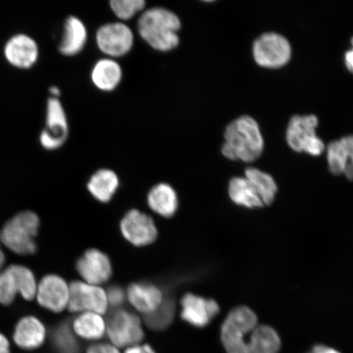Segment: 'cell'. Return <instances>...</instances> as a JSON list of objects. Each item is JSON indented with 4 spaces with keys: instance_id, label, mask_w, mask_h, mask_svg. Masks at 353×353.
Masks as SVG:
<instances>
[{
    "instance_id": "obj_3",
    "label": "cell",
    "mask_w": 353,
    "mask_h": 353,
    "mask_svg": "<svg viewBox=\"0 0 353 353\" xmlns=\"http://www.w3.org/2000/svg\"><path fill=\"white\" fill-rule=\"evenodd\" d=\"M180 28L179 17L163 8L145 11L138 22L140 37L154 50L161 52L171 51L178 47Z\"/></svg>"
},
{
    "instance_id": "obj_16",
    "label": "cell",
    "mask_w": 353,
    "mask_h": 353,
    "mask_svg": "<svg viewBox=\"0 0 353 353\" xmlns=\"http://www.w3.org/2000/svg\"><path fill=\"white\" fill-rule=\"evenodd\" d=\"M3 54L8 63L19 69H30L37 63L39 48L34 39L28 34L13 35L4 46Z\"/></svg>"
},
{
    "instance_id": "obj_19",
    "label": "cell",
    "mask_w": 353,
    "mask_h": 353,
    "mask_svg": "<svg viewBox=\"0 0 353 353\" xmlns=\"http://www.w3.org/2000/svg\"><path fill=\"white\" fill-rule=\"evenodd\" d=\"M127 296L132 305L145 316L152 314L164 301L161 290L148 282H139L130 285Z\"/></svg>"
},
{
    "instance_id": "obj_1",
    "label": "cell",
    "mask_w": 353,
    "mask_h": 353,
    "mask_svg": "<svg viewBox=\"0 0 353 353\" xmlns=\"http://www.w3.org/2000/svg\"><path fill=\"white\" fill-rule=\"evenodd\" d=\"M221 341L228 353H277L281 339L274 329L258 323L250 307H236L221 328Z\"/></svg>"
},
{
    "instance_id": "obj_31",
    "label": "cell",
    "mask_w": 353,
    "mask_h": 353,
    "mask_svg": "<svg viewBox=\"0 0 353 353\" xmlns=\"http://www.w3.org/2000/svg\"><path fill=\"white\" fill-rule=\"evenodd\" d=\"M85 353H121V352L110 343H95L87 348Z\"/></svg>"
},
{
    "instance_id": "obj_33",
    "label": "cell",
    "mask_w": 353,
    "mask_h": 353,
    "mask_svg": "<svg viewBox=\"0 0 353 353\" xmlns=\"http://www.w3.org/2000/svg\"><path fill=\"white\" fill-rule=\"evenodd\" d=\"M352 48L347 50L344 55V61L348 72L353 74V37L351 39Z\"/></svg>"
},
{
    "instance_id": "obj_25",
    "label": "cell",
    "mask_w": 353,
    "mask_h": 353,
    "mask_svg": "<svg viewBox=\"0 0 353 353\" xmlns=\"http://www.w3.org/2000/svg\"><path fill=\"white\" fill-rule=\"evenodd\" d=\"M229 196L236 204L245 206L247 208H259L263 206L261 199L248 180L236 176L229 183Z\"/></svg>"
},
{
    "instance_id": "obj_23",
    "label": "cell",
    "mask_w": 353,
    "mask_h": 353,
    "mask_svg": "<svg viewBox=\"0 0 353 353\" xmlns=\"http://www.w3.org/2000/svg\"><path fill=\"white\" fill-rule=\"evenodd\" d=\"M122 78L121 65L112 59H101L94 65L92 81L103 91H112L120 83Z\"/></svg>"
},
{
    "instance_id": "obj_27",
    "label": "cell",
    "mask_w": 353,
    "mask_h": 353,
    "mask_svg": "<svg viewBox=\"0 0 353 353\" xmlns=\"http://www.w3.org/2000/svg\"><path fill=\"white\" fill-rule=\"evenodd\" d=\"M175 304L173 299H167L152 314L145 316V324L154 330H163L169 327L174 320Z\"/></svg>"
},
{
    "instance_id": "obj_36",
    "label": "cell",
    "mask_w": 353,
    "mask_h": 353,
    "mask_svg": "<svg viewBox=\"0 0 353 353\" xmlns=\"http://www.w3.org/2000/svg\"><path fill=\"white\" fill-rule=\"evenodd\" d=\"M50 94L52 95V98L57 99L61 94V92L59 88L52 86L50 88Z\"/></svg>"
},
{
    "instance_id": "obj_2",
    "label": "cell",
    "mask_w": 353,
    "mask_h": 353,
    "mask_svg": "<svg viewBox=\"0 0 353 353\" xmlns=\"http://www.w3.org/2000/svg\"><path fill=\"white\" fill-rule=\"evenodd\" d=\"M223 156L231 161L251 163L261 157L264 141L257 121L243 116L229 123L224 132Z\"/></svg>"
},
{
    "instance_id": "obj_18",
    "label": "cell",
    "mask_w": 353,
    "mask_h": 353,
    "mask_svg": "<svg viewBox=\"0 0 353 353\" xmlns=\"http://www.w3.org/2000/svg\"><path fill=\"white\" fill-rule=\"evenodd\" d=\"M46 326L37 317L29 316L21 319L17 324L13 341L24 350H34L46 341Z\"/></svg>"
},
{
    "instance_id": "obj_14",
    "label": "cell",
    "mask_w": 353,
    "mask_h": 353,
    "mask_svg": "<svg viewBox=\"0 0 353 353\" xmlns=\"http://www.w3.org/2000/svg\"><path fill=\"white\" fill-rule=\"evenodd\" d=\"M35 297L39 305L51 312H61L68 307L69 285L56 275L44 276L37 286Z\"/></svg>"
},
{
    "instance_id": "obj_24",
    "label": "cell",
    "mask_w": 353,
    "mask_h": 353,
    "mask_svg": "<svg viewBox=\"0 0 353 353\" xmlns=\"http://www.w3.org/2000/svg\"><path fill=\"white\" fill-rule=\"evenodd\" d=\"M118 188V176L114 172L110 170L97 171L88 183V191L92 196L103 203H108L112 200Z\"/></svg>"
},
{
    "instance_id": "obj_37",
    "label": "cell",
    "mask_w": 353,
    "mask_h": 353,
    "mask_svg": "<svg viewBox=\"0 0 353 353\" xmlns=\"http://www.w3.org/2000/svg\"><path fill=\"white\" fill-rule=\"evenodd\" d=\"M6 262V257L1 249H0V268L3 267V265Z\"/></svg>"
},
{
    "instance_id": "obj_15",
    "label": "cell",
    "mask_w": 353,
    "mask_h": 353,
    "mask_svg": "<svg viewBox=\"0 0 353 353\" xmlns=\"http://www.w3.org/2000/svg\"><path fill=\"white\" fill-rule=\"evenodd\" d=\"M77 269L86 283L98 286L108 281L112 274L108 255L95 249L87 250L79 259Z\"/></svg>"
},
{
    "instance_id": "obj_17",
    "label": "cell",
    "mask_w": 353,
    "mask_h": 353,
    "mask_svg": "<svg viewBox=\"0 0 353 353\" xmlns=\"http://www.w3.org/2000/svg\"><path fill=\"white\" fill-rule=\"evenodd\" d=\"M327 161L331 173L344 174L353 181V135L333 141L327 145Z\"/></svg>"
},
{
    "instance_id": "obj_5",
    "label": "cell",
    "mask_w": 353,
    "mask_h": 353,
    "mask_svg": "<svg viewBox=\"0 0 353 353\" xmlns=\"http://www.w3.org/2000/svg\"><path fill=\"white\" fill-rule=\"evenodd\" d=\"M319 119L314 114L294 116L290 119L286 130V141L293 151L305 152L313 157H319L324 152L325 145L316 135Z\"/></svg>"
},
{
    "instance_id": "obj_28",
    "label": "cell",
    "mask_w": 353,
    "mask_h": 353,
    "mask_svg": "<svg viewBox=\"0 0 353 353\" xmlns=\"http://www.w3.org/2000/svg\"><path fill=\"white\" fill-rule=\"evenodd\" d=\"M52 343L57 353H79V346L76 335L68 324H61L52 335Z\"/></svg>"
},
{
    "instance_id": "obj_29",
    "label": "cell",
    "mask_w": 353,
    "mask_h": 353,
    "mask_svg": "<svg viewBox=\"0 0 353 353\" xmlns=\"http://www.w3.org/2000/svg\"><path fill=\"white\" fill-rule=\"evenodd\" d=\"M110 4L118 19L125 21L131 19L137 13L143 10L145 6L143 0H112Z\"/></svg>"
},
{
    "instance_id": "obj_35",
    "label": "cell",
    "mask_w": 353,
    "mask_h": 353,
    "mask_svg": "<svg viewBox=\"0 0 353 353\" xmlns=\"http://www.w3.org/2000/svg\"><path fill=\"white\" fill-rule=\"evenodd\" d=\"M308 353H341V352L334 350V348H331V347H326L324 345H316L312 348L311 352H309Z\"/></svg>"
},
{
    "instance_id": "obj_8",
    "label": "cell",
    "mask_w": 353,
    "mask_h": 353,
    "mask_svg": "<svg viewBox=\"0 0 353 353\" xmlns=\"http://www.w3.org/2000/svg\"><path fill=\"white\" fill-rule=\"evenodd\" d=\"M290 43L283 35L274 32L264 33L253 44V56L256 63L262 68L277 69L289 63L291 57Z\"/></svg>"
},
{
    "instance_id": "obj_4",
    "label": "cell",
    "mask_w": 353,
    "mask_h": 353,
    "mask_svg": "<svg viewBox=\"0 0 353 353\" xmlns=\"http://www.w3.org/2000/svg\"><path fill=\"white\" fill-rule=\"evenodd\" d=\"M39 226L38 216L30 211L17 214L6 224L0 240L8 249L19 255L33 254L37 251L34 237Z\"/></svg>"
},
{
    "instance_id": "obj_21",
    "label": "cell",
    "mask_w": 353,
    "mask_h": 353,
    "mask_svg": "<svg viewBox=\"0 0 353 353\" xmlns=\"http://www.w3.org/2000/svg\"><path fill=\"white\" fill-rule=\"evenodd\" d=\"M87 41V30L83 22L76 17H69L64 26L63 41L59 46L61 54L74 56L81 52Z\"/></svg>"
},
{
    "instance_id": "obj_30",
    "label": "cell",
    "mask_w": 353,
    "mask_h": 353,
    "mask_svg": "<svg viewBox=\"0 0 353 353\" xmlns=\"http://www.w3.org/2000/svg\"><path fill=\"white\" fill-rule=\"evenodd\" d=\"M105 293H107L108 304L112 307L120 306L125 301V291L120 286L113 285L110 287L108 292Z\"/></svg>"
},
{
    "instance_id": "obj_12",
    "label": "cell",
    "mask_w": 353,
    "mask_h": 353,
    "mask_svg": "<svg viewBox=\"0 0 353 353\" xmlns=\"http://www.w3.org/2000/svg\"><path fill=\"white\" fill-rule=\"evenodd\" d=\"M121 229L125 239L136 246L152 244L157 237V228L152 219L136 210L128 212L121 221Z\"/></svg>"
},
{
    "instance_id": "obj_7",
    "label": "cell",
    "mask_w": 353,
    "mask_h": 353,
    "mask_svg": "<svg viewBox=\"0 0 353 353\" xmlns=\"http://www.w3.org/2000/svg\"><path fill=\"white\" fill-rule=\"evenodd\" d=\"M107 332L110 343L121 350L143 343L144 331L139 317L123 309L114 311L108 319Z\"/></svg>"
},
{
    "instance_id": "obj_10",
    "label": "cell",
    "mask_w": 353,
    "mask_h": 353,
    "mask_svg": "<svg viewBox=\"0 0 353 353\" xmlns=\"http://www.w3.org/2000/svg\"><path fill=\"white\" fill-rule=\"evenodd\" d=\"M68 137V123L63 105L59 99L48 100L46 129L39 136L42 147L54 151L63 145Z\"/></svg>"
},
{
    "instance_id": "obj_9",
    "label": "cell",
    "mask_w": 353,
    "mask_h": 353,
    "mask_svg": "<svg viewBox=\"0 0 353 353\" xmlns=\"http://www.w3.org/2000/svg\"><path fill=\"white\" fill-rule=\"evenodd\" d=\"M108 305L107 293L101 287L81 281H74L69 285L68 308L70 312L103 315Z\"/></svg>"
},
{
    "instance_id": "obj_11",
    "label": "cell",
    "mask_w": 353,
    "mask_h": 353,
    "mask_svg": "<svg viewBox=\"0 0 353 353\" xmlns=\"http://www.w3.org/2000/svg\"><path fill=\"white\" fill-rule=\"evenodd\" d=\"M134 41L131 29L121 22L101 26L96 34L99 50L113 57L127 54L131 50Z\"/></svg>"
},
{
    "instance_id": "obj_20",
    "label": "cell",
    "mask_w": 353,
    "mask_h": 353,
    "mask_svg": "<svg viewBox=\"0 0 353 353\" xmlns=\"http://www.w3.org/2000/svg\"><path fill=\"white\" fill-rule=\"evenodd\" d=\"M76 336L87 341H99L107 332V323L101 315L94 312H83L72 325Z\"/></svg>"
},
{
    "instance_id": "obj_34",
    "label": "cell",
    "mask_w": 353,
    "mask_h": 353,
    "mask_svg": "<svg viewBox=\"0 0 353 353\" xmlns=\"http://www.w3.org/2000/svg\"><path fill=\"white\" fill-rule=\"evenodd\" d=\"M0 353H10V341L1 333H0Z\"/></svg>"
},
{
    "instance_id": "obj_13",
    "label": "cell",
    "mask_w": 353,
    "mask_h": 353,
    "mask_svg": "<svg viewBox=\"0 0 353 353\" xmlns=\"http://www.w3.org/2000/svg\"><path fill=\"white\" fill-rule=\"evenodd\" d=\"M181 317L187 323L204 328L219 314V306L214 299H205L192 294H185L181 300Z\"/></svg>"
},
{
    "instance_id": "obj_6",
    "label": "cell",
    "mask_w": 353,
    "mask_h": 353,
    "mask_svg": "<svg viewBox=\"0 0 353 353\" xmlns=\"http://www.w3.org/2000/svg\"><path fill=\"white\" fill-rule=\"evenodd\" d=\"M37 283L33 272L21 265H12L0 273V303L8 305L20 294L26 300L35 298Z\"/></svg>"
},
{
    "instance_id": "obj_26",
    "label": "cell",
    "mask_w": 353,
    "mask_h": 353,
    "mask_svg": "<svg viewBox=\"0 0 353 353\" xmlns=\"http://www.w3.org/2000/svg\"><path fill=\"white\" fill-rule=\"evenodd\" d=\"M245 178L252 185L255 192L261 199L263 205H271L277 192L276 183L272 176L262 170L251 167L245 170Z\"/></svg>"
},
{
    "instance_id": "obj_32",
    "label": "cell",
    "mask_w": 353,
    "mask_h": 353,
    "mask_svg": "<svg viewBox=\"0 0 353 353\" xmlns=\"http://www.w3.org/2000/svg\"><path fill=\"white\" fill-rule=\"evenodd\" d=\"M123 353H157L148 343H139L125 348Z\"/></svg>"
},
{
    "instance_id": "obj_22",
    "label": "cell",
    "mask_w": 353,
    "mask_h": 353,
    "mask_svg": "<svg viewBox=\"0 0 353 353\" xmlns=\"http://www.w3.org/2000/svg\"><path fill=\"white\" fill-rule=\"evenodd\" d=\"M148 202L150 208L166 218L174 216L179 206L178 196L174 189L167 183L154 186L148 194Z\"/></svg>"
}]
</instances>
